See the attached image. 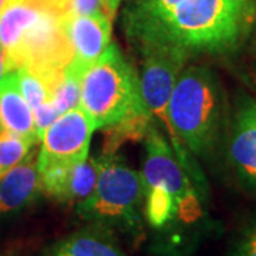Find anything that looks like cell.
Masks as SVG:
<instances>
[{"label": "cell", "instance_id": "obj_1", "mask_svg": "<svg viewBox=\"0 0 256 256\" xmlns=\"http://www.w3.org/2000/svg\"><path fill=\"white\" fill-rule=\"evenodd\" d=\"M256 0H127L122 24L138 47L225 54L250 33Z\"/></svg>", "mask_w": 256, "mask_h": 256}, {"label": "cell", "instance_id": "obj_2", "mask_svg": "<svg viewBox=\"0 0 256 256\" xmlns=\"http://www.w3.org/2000/svg\"><path fill=\"white\" fill-rule=\"evenodd\" d=\"M168 120L186 150L198 156L214 152L225 128V98L210 68L184 67L168 102Z\"/></svg>", "mask_w": 256, "mask_h": 256}, {"label": "cell", "instance_id": "obj_3", "mask_svg": "<svg viewBox=\"0 0 256 256\" xmlns=\"http://www.w3.org/2000/svg\"><path fill=\"white\" fill-rule=\"evenodd\" d=\"M142 175L121 158L98 156V178L92 194L77 204V214L104 228H112L138 238L144 220Z\"/></svg>", "mask_w": 256, "mask_h": 256}, {"label": "cell", "instance_id": "obj_4", "mask_svg": "<svg viewBox=\"0 0 256 256\" xmlns=\"http://www.w3.org/2000/svg\"><path fill=\"white\" fill-rule=\"evenodd\" d=\"M80 107L96 130L118 122L130 111L146 107L137 73L111 43L104 54L82 76Z\"/></svg>", "mask_w": 256, "mask_h": 256}, {"label": "cell", "instance_id": "obj_5", "mask_svg": "<svg viewBox=\"0 0 256 256\" xmlns=\"http://www.w3.org/2000/svg\"><path fill=\"white\" fill-rule=\"evenodd\" d=\"M144 140L146 156L141 174L144 186H158L174 198L184 228L200 225L206 215L205 185L186 171L156 127L148 128Z\"/></svg>", "mask_w": 256, "mask_h": 256}, {"label": "cell", "instance_id": "obj_6", "mask_svg": "<svg viewBox=\"0 0 256 256\" xmlns=\"http://www.w3.org/2000/svg\"><path fill=\"white\" fill-rule=\"evenodd\" d=\"M140 53L142 54V66L138 80L141 97L146 110L160 121V124L170 134L175 156H178L180 162L194 178L201 180V175L196 174L188 164L185 146H181L175 138L168 120V102L171 98V92L181 70L185 67L188 56L171 47H144L140 50Z\"/></svg>", "mask_w": 256, "mask_h": 256}, {"label": "cell", "instance_id": "obj_7", "mask_svg": "<svg viewBox=\"0 0 256 256\" xmlns=\"http://www.w3.org/2000/svg\"><path fill=\"white\" fill-rule=\"evenodd\" d=\"M94 130L92 118L82 107L62 114L47 128L40 141L38 171L50 165L76 164L87 160Z\"/></svg>", "mask_w": 256, "mask_h": 256}, {"label": "cell", "instance_id": "obj_8", "mask_svg": "<svg viewBox=\"0 0 256 256\" xmlns=\"http://www.w3.org/2000/svg\"><path fill=\"white\" fill-rule=\"evenodd\" d=\"M229 160L242 186L256 194V100L242 97L230 122Z\"/></svg>", "mask_w": 256, "mask_h": 256}, {"label": "cell", "instance_id": "obj_9", "mask_svg": "<svg viewBox=\"0 0 256 256\" xmlns=\"http://www.w3.org/2000/svg\"><path fill=\"white\" fill-rule=\"evenodd\" d=\"M40 172V190L56 201L76 205L86 201L94 191L98 178V156L82 162L50 165Z\"/></svg>", "mask_w": 256, "mask_h": 256}, {"label": "cell", "instance_id": "obj_10", "mask_svg": "<svg viewBox=\"0 0 256 256\" xmlns=\"http://www.w3.org/2000/svg\"><path fill=\"white\" fill-rule=\"evenodd\" d=\"M111 22L112 20L106 14H68L64 20L73 48V58L68 64L82 76L111 44Z\"/></svg>", "mask_w": 256, "mask_h": 256}, {"label": "cell", "instance_id": "obj_11", "mask_svg": "<svg viewBox=\"0 0 256 256\" xmlns=\"http://www.w3.org/2000/svg\"><path fill=\"white\" fill-rule=\"evenodd\" d=\"M40 191L37 156L30 151L0 178V216L28 206Z\"/></svg>", "mask_w": 256, "mask_h": 256}, {"label": "cell", "instance_id": "obj_12", "mask_svg": "<svg viewBox=\"0 0 256 256\" xmlns=\"http://www.w3.org/2000/svg\"><path fill=\"white\" fill-rule=\"evenodd\" d=\"M0 126L28 138L33 144L40 142L34 130L33 111L20 92L14 72L4 73L0 80Z\"/></svg>", "mask_w": 256, "mask_h": 256}, {"label": "cell", "instance_id": "obj_13", "mask_svg": "<svg viewBox=\"0 0 256 256\" xmlns=\"http://www.w3.org/2000/svg\"><path fill=\"white\" fill-rule=\"evenodd\" d=\"M56 256H127L110 235L108 229L96 225L80 229L56 245Z\"/></svg>", "mask_w": 256, "mask_h": 256}, {"label": "cell", "instance_id": "obj_14", "mask_svg": "<svg viewBox=\"0 0 256 256\" xmlns=\"http://www.w3.org/2000/svg\"><path fill=\"white\" fill-rule=\"evenodd\" d=\"M14 73H16L20 92L24 97V100L28 101L32 111L34 110L37 106L53 100V94L58 82L47 78L44 76H40L26 67H20L18 70H14Z\"/></svg>", "mask_w": 256, "mask_h": 256}, {"label": "cell", "instance_id": "obj_15", "mask_svg": "<svg viewBox=\"0 0 256 256\" xmlns=\"http://www.w3.org/2000/svg\"><path fill=\"white\" fill-rule=\"evenodd\" d=\"M36 146L28 138L0 128V178L18 165Z\"/></svg>", "mask_w": 256, "mask_h": 256}, {"label": "cell", "instance_id": "obj_16", "mask_svg": "<svg viewBox=\"0 0 256 256\" xmlns=\"http://www.w3.org/2000/svg\"><path fill=\"white\" fill-rule=\"evenodd\" d=\"M80 92H82V74L68 64L64 68L63 76L53 94V102L60 114L80 107Z\"/></svg>", "mask_w": 256, "mask_h": 256}, {"label": "cell", "instance_id": "obj_17", "mask_svg": "<svg viewBox=\"0 0 256 256\" xmlns=\"http://www.w3.org/2000/svg\"><path fill=\"white\" fill-rule=\"evenodd\" d=\"M228 256H256V210L232 240Z\"/></svg>", "mask_w": 256, "mask_h": 256}, {"label": "cell", "instance_id": "obj_18", "mask_svg": "<svg viewBox=\"0 0 256 256\" xmlns=\"http://www.w3.org/2000/svg\"><path fill=\"white\" fill-rule=\"evenodd\" d=\"M62 114L58 112L56 104L52 101H46L40 106H37L36 108L33 110V121H34V130H36L37 138L38 141H42V138L44 136L46 130Z\"/></svg>", "mask_w": 256, "mask_h": 256}, {"label": "cell", "instance_id": "obj_19", "mask_svg": "<svg viewBox=\"0 0 256 256\" xmlns=\"http://www.w3.org/2000/svg\"><path fill=\"white\" fill-rule=\"evenodd\" d=\"M70 14L74 16H92V14H106L102 0H72Z\"/></svg>", "mask_w": 256, "mask_h": 256}, {"label": "cell", "instance_id": "obj_20", "mask_svg": "<svg viewBox=\"0 0 256 256\" xmlns=\"http://www.w3.org/2000/svg\"><path fill=\"white\" fill-rule=\"evenodd\" d=\"M122 3V0H102V4H104V10L107 13V16L112 20L117 10H118L120 4Z\"/></svg>", "mask_w": 256, "mask_h": 256}, {"label": "cell", "instance_id": "obj_21", "mask_svg": "<svg viewBox=\"0 0 256 256\" xmlns=\"http://www.w3.org/2000/svg\"><path fill=\"white\" fill-rule=\"evenodd\" d=\"M6 73V58H4V52H3V48L0 47V80H2V77L4 76Z\"/></svg>", "mask_w": 256, "mask_h": 256}, {"label": "cell", "instance_id": "obj_22", "mask_svg": "<svg viewBox=\"0 0 256 256\" xmlns=\"http://www.w3.org/2000/svg\"><path fill=\"white\" fill-rule=\"evenodd\" d=\"M8 2H9V0H0V14H2V12L4 9V6L8 4Z\"/></svg>", "mask_w": 256, "mask_h": 256}, {"label": "cell", "instance_id": "obj_23", "mask_svg": "<svg viewBox=\"0 0 256 256\" xmlns=\"http://www.w3.org/2000/svg\"><path fill=\"white\" fill-rule=\"evenodd\" d=\"M48 256H56V255H54V254H50V255H48Z\"/></svg>", "mask_w": 256, "mask_h": 256}, {"label": "cell", "instance_id": "obj_24", "mask_svg": "<svg viewBox=\"0 0 256 256\" xmlns=\"http://www.w3.org/2000/svg\"><path fill=\"white\" fill-rule=\"evenodd\" d=\"M0 128H2V126H0Z\"/></svg>", "mask_w": 256, "mask_h": 256}]
</instances>
